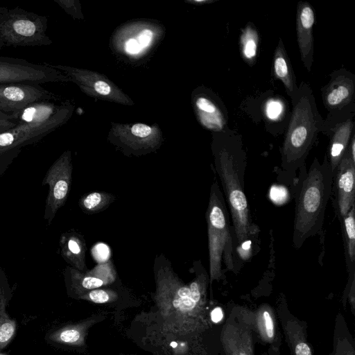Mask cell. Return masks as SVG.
I'll return each mask as SVG.
<instances>
[{
	"label": "cell",
	"mask_w": 355,
	"mask_h": 355,
	"mask_svg": "<svg viewBox=\"0 0 355 355\" xmlns=\"http://www.w3.org/2000/svg\"><path fill=\"white\" fill-rule=\"evenodd\" d=\"M335 196L338 215L343 218L354 205L355 162L347 148L334 176Z\"/></svg>",
	"instance_id": "obj_12"
},
{
	"label": "cell",
	"mask_w": 355,
	"mask_h": 355,
	"mask_svg": "<svg viewBox=\"0 0 355 355\" xmlns=\"http://www.w3.org/2000/svg\"><path fill=\"white\" fill-rule=\"evenodd\" d=\"M296 355H311L309 347L304 343L297 345L295 347Z\"/></svg>",
	"instance_id": "obj_31"
},
{
	"label": "cell",
	"mask_w": 355,
	"mask_h": 355,
	"mask_svg": "<svg viewBox=\"0 0 355 355\" xmlns=\"http://www.w3.org/2000/svg\"><path fill=\"white\" fill-rule=\"evenodd\" d=\"M321 88L324 107L329 112L340 111L355 103V75L345 68L332 71Z\"/></svg>",
	"instance_id": "obj_11"
},
{
	"label": "cell",
	"mask_w": 355,
	"mask_h": 355,
	"mask_svg": "<svg viewBox=\"0 0 355 355\" xmlns=\"http://www.w3.org/2000/svg\"><path fill=\"white\" fill-rule=\"evenodd\" d=\"M272 73L276 79L282 81L288 96L291 99L298 90V85L282 38H279L275 49Z\"/></svg>",
	"instance_id": "obj_16"
},
{
	"label": "cell",
	"mask_w": 355,
	"mask_h": 355,
	"mask_svg": "<svg viewBox=\"0 0 355 355\" xmlns=\"http://www.w3.org/2000/svg\"><path fill=\"white\" fill-rule=\"evenodd\" d=\"M315 21L314 10L308 2L299 1L296 12L297 41L301 61L308 72L313 62V27Z\"/></svg>",
	"instance_id": "obj_13"
},
{
	"label": "cell",
	"mask_w": 355,
	"mask_h": 355,
	"mask_svg": "<svg viewBox=\"0 0 355 355\" xmlns=\"http://www.w3.org/2000/svg\"><path fill=\"white\" fill-rule=\"evenodd\" d=\"M3 46H5V45L1 39L0 38V49H1Z\"/></svg>",
	"instance_id": "obj_34"
},
{
	"label": "cell",
	"mask_w": 355,
	"mask_h": 355,
	"mask_svg": "<svg viewBox=\"0 0 355 355\" xmlns=\"http://www.w3.org/2000/svg\"><path fill=\"white\" fill-rule=\"evenodd\" d=\"M196 106L200 112L203 125L215 132L226 130L228 123L227 110L222 103H216L206 97H199Z\"/></svg>",
	"instance_id": "obj_17"
},
{
	"label": "cell",
	"mask_w": 355,
	"mask_h": 355,
	"mask_svg": "<svg viewBox=\"0 0 355 355\" xmlns=\"http://www.w3.org/2000/svg\"><path fill=\"white\" fill-rule=\"evenodd\" d=\"M282 106L275 101H270L267 105V114L270 118H274L279 113L276 110L281 112Z\"/></svg>",
	"instance_id": "obj_30"
},
{
	"label": "cell",
	"mask_w": 355,
	"mask_h": 355,
	"mask_svg": "<svg viewBox=\"0 0 355 355\" xmlns=\"http://www.w3.org/2000/svg\"><path fill=\"white\" fill-rule=\"evenodd\" d=\"M355 205L343 218L346 249L348 259L352 266L355 259Z\"/></svg>",
	"instance_id": "obj_20"
},
{
	"label": "cell",
	"mask_w": 355,
	"mask_h": 355,
	"mask_svg": "<svg viewBox=\"0 0 355 355\" xmlns=\"http://www.w3.org/2000/svg\"><path fill=\"white\" fill-rule=\"evenodd\" d=\"M125 51L128 53L136 54L141 49L136 39H130L125 42Z\"/></svg>",
	"instance_id": "obj_27"
},
{
	"label": "cell",
	"mask_w": 355,
	"mask_h": 355,
	"mask_svg": "<svg viewBox=\"0 0 355 355\" xmlns=\"http://www.w3.org/2000/svg\"><path fill=\"white\" fill-rule=\"evenodd\" d=\"M115 199L116 196L110 193L94 191L83 195L78 205L84 213L95 214L106 209Z\"/></svg>",
	"instance_id": "obj_19"
},
{
	"label": "cell",
	"mask_w": 355,
	"mask_h": 355,
	"mask_svg": "<svg viewBox=\"0 0 355 355\" xmlns=\"http://www.w3.org/2000/svg\"><path fill=\"white\" fill-rule=\"evenodd\" d=\"M0 355H3V354H0Z\"/></svg>",
	"instance_id": "obj_35"
},
{
	"label": "cell",
	"mask_w": 355,
	"mask_h": 355,
	"mask_svg": "<svg viewBox=\"0 0 355 355\" xmlns=\"http://www.w3.org/2000/svg\"><path fill=\"white\" fill-rule=\"evenodd\" d=\"M89 300L95 303L103 304L110 300L111 292L105 289H94L87 294Z\"/></svg>",
	"instance_id": "obj_23"
},
{
	"label": "cell",
	"mask_w": 355,
	"mask_h": 355,
	"mask_svg": "<svg viewBox=\"0 0 355 355\" xmlns=\"http://www.w3.org/2000/svg\"><path fill=\"white\" fill-rule=\"evenodd\" d=\"M355 103L340 110L329 112L324 119L323 134L330 139L327 156L334 176L336 168L354 134Z\"/></svg>",
	"instance_id": "obj_8"
},
{
	"label": "cell",
	"mask_w": 355,
	"mask_h": 355,
	"mask_svg": "<svg viewBox=\"0 0 355 355\" xmlns=\"http://www.w3.org/2000/svg\"><path fill=\"white\" fill-rule=\"evenodd\" d=\"M17 125L11 114H7L0 110V134L8 131Z\"/></svg>",
	"instance_id": "obj_24"
},
{
	"label": "cell",
	"mask_w": 355,
	"mask_h": 355,
	"mask_svg": "<svg viewBox=\"0 0 355 355\" xmlns=\"http://www.w3.org/2000/svg\"><path fill=\"white\" fill-rule=\"evenodd\" d=\"M132 134L139 138H146L152 133V129L150 126L142 123H136L131 128Z\"/></svg>",
	"instance_id": "obj_25"
},
{
	"label": "cell",
	"mask_w": 355,
	"mask_h": 355,
	"mask_svg": "<svg viewBox=\"0 0 355 355\" xmlns=\"http://www.w3.org/2000/svg\"><path fill=\"white\" fill-rule=\"evenodd\" d=\"M10 149H0V155H3V153H6Z\"/></svg>",
	"instance_id": "obj_33"
},
{
	"label": "cell",
	"mask_w": 355,
	"mask_h": 355,
	"mask_svg": "<svg viewBox=\"0 0 355 355\" xmlns=\"http://www.w3.org/2000/svg\"><path fill=\"white\" fill-rule=\"evenodd\" d=\"M55 98V94L40 84L15 83L0 85V110L7 114L18 112L35 102Z\"/></svg>",
	"instance_id": "obj_10"
},
{
	"label": "cell",
	"mask_w": 355,
	"mask_h": 355,
	"mask_svg": "<svg viewBox=\"0 0 355 355\" xmlns=\"http://www.w3.org/2000/svg\"><path fill=\"white\" fill-rule=\"evenodd\" d=\"M227 209L223 191L214 180L206 212L211 280L221 276L223 265L227 269L234 268L233 241Z\"/></svg>",
	"instance_id": "obj_5"
},
{
	"label": "cell",
	"mask_w": 355,
	"mask_h": 355,
	"mask_svg": "<svg viewBox=\"0 0 355 355\" xmlns=\"http://www.w3.org/2000/svg\"><path fill=\"white\" fill-rule=\"evenodd\" d=\"M295 189L293 243L295 248L321 231L333 189L334 174L327 155L322 162L315 157L308 171L300 168Z\"/></svg>",
	"instance_id": "obj_2"
},
{
	"label": "cell",
	"mask_w": 355,
	"mask_h": 355,
	"mask_svg": "<svg viewBox=\"0 0 355 355\" xmlns=\"http://www.w3.org/2000/svg\"><path fill=\"white\" fill-rule=\"evenodd\" d=\"M15 322L10 320L6 314L0 321V349L7 345L15 331Z\"/></svg>",
	"instance_id": "obj_21"
},
{
	"label": "cell",
	"mask_w": 355,
	"mask_h": 355,
	"mask_svg": "<svg viewBox=\"0 0 355 355\" xmlns=\"http://www.w3.org/2000/svg\"><path fill=\"white\" fill-rule=\"evenodd\" d=\"M80 333L74 328H66L53 334L50 338L54 341L73 344L79 340Z\"/></svg>",
	"instance_id": "obj_22"
},
{
	"label": "cell",
	"mask_w": 355,
	"mask_h": 355,
	"mask_svg": "<svg viewBox=\"0 0 355 355\" xmlns=\"http://www.w3.org/2000/svg\"><path fill=\"white\" fill-rule=\"evenodd\" d=\"M65 277L77 291L94 290L112 283L116 278L114 265L111 260L96 264L92 270L81 272L71 266L65 269Z\"/></svg>",
	"instance_id": "obj_14"
},
{
	"label": "cell",
	"mask_w": 355,
	"mask_h": 355,
	"mask_svg": "<svg viewBox=\"0 0 355 355\" xmlns=\"http://www.w3.org/2000/svg\"><path fill=\"white\" fill-rule=\"evenodd\" d=\"M52 101L33 103L11 114L17 125L0 134V149L36 143L58 128L64 121L65 110Z\"/></svg>",
	"instance_id": "obj_4"
},
{
	"label": "cell",
	"mask_w": 355,
	"mask_h": 355,
	"mask_svg": "<svg viewBox=\"0 0 355 355\" xmlns=\"http://www.w3.org/2000/svg\"><path fill=\"white\" fill-rule=\"evenodd\" d=\"M72 178V164L70 152L64 153L49 168L42 185H49L44 218L48 225L52 223L58 210L68 197Z\"/></svg>",
	"instance_id": "obj_7"
},
{
	"label": "cell",
	"mask_w": 355,
	"mask_h": 355,
	"mask_svg": "<svg viewBox=\"0 0 355 355\" xmlns=\"http://www.w3.org/2000/svg\"><path fill=\"white\" fill-rule=\"evenodd\" d=\"M259 42L257 29L252 22H248L241 30L239 44L241 57L249 66H253L257 61Z\"/></svg>",
	"instance_id": "obj_18"
},
{
	"label": "cell",
	"mask_w": 355,
	"mask_h": 355,
	"mask_svg": "<svg viewBox=\"0 0 355 355\" xmlns=\"http://www.w3.org/2000/svg\"><path fill=\"white\" fill-rule=\"evenodd\" d=\"M60 247V254L69 266L81 272L87 271L86 243L81 234L75 231L62 234Z\"/></svg>",
	"instance_id": "obj_15"
},
{
	"label": "cell",
	"mask_w": 355,
	"mask_h": 355,
	"mask_svg": "<svg viewBox=\"0 0 355 355\" xmlns=\"http://www.w3.org/2000/svg\"><path fill=\"white\" fill-rule=\"evenodd\" d=\"M153 33L149 29L143 30L136 40L141 49L146 48L151 42Z\"/></svg>",
	"instance_id": "obj_26"
},
{
	"label": "cell",
	"mask_w": 355,
	"mask_h": 355,
	"mask_svg": "<svg viewBox=\"0 0 355 355\" xmlns=\"http://www.w3.org/2000/svg\"><path fill=\"white\" fill-rule=\"evenodd\" d=\"M293 109L281 150L282 170L288 177L305 165L306 159L319 133L324 119L320 114L313 91L302 81L291 98Z\"/></svg>",
	"instance_id": "obj_3"
},
{
	"label": "cell",
	"mask_w": 355,
	"mask_h": 355,
	"mask_svg": "<svg viewBox=\"0 0 355 355\" xmlns=\"http://www.w3.org/2000/svg\"><path fill=\"white\" fill-rule=\"evenodd\" d=\"M223 316V311L220 307L215 308L211 313V318L214 322H220Z\"/></svg>",
	"instance_id": "obj_32"
},
{
	"label": "cell",
	"mask_w": 355,
	"mask_h": 355,
	"mask_svg": "<svg viewBox=\"0 0 355 355\" xmlns=\"http://www.w3.org/2000/svg\"><path fill=\"white\" fill-rule=\"evenodd\" d=\"M94 89L96 92L103 95H107L111 91L110 85L101 80L97 81L94 84Z\"/></svg>",
	"instance_id": "obj_29"
},
{
	"label": "cell",
	"mask_w": 355,
	"mask_h": 355,
	"mask_svg": "<svg viewBox=\"0 0 355 355\" xmlns=\"http://www.w3.org/2000/svg\"><path fill=\"white\" fill-rule=\"evenodd\" d=\"M64 78L46 62L34 64L26 60L0 55V85L27 83L42 84Z\"/></svg>",
	"instance_id": "obj_9"
},
{
	"label": "cell",
	"mask_w": 355,
	"mask_h": 355,
	"mask_svg": "<svg viewBox=\"0 0 355 355\" xmlns=\"http://www.w3.org/2000/svg\"><path fill=\"white\" fill-rule=\"evenodd\" d=\"M263 318L267 335L269 338H272L274 334V326L272 320L268 311H264Z\"/></svg>",
	"instance_id": "obj_28"
},
{
	"label": "cell",
	"mask_w": 355,
	"mask_h": 355,
	"mask_svg": "<svg viewBox=\"0 0 355 355\" xmlns=\"http://www.w3.org/2000/svg\"><path fill=\"white\" fill-rule=\"evenodd\" d=\"M212 144L215 169L220 181L239 243L252 233L250 211L244 191L246 153L241 137L228 128L216 132Z\"/></svg>",
	"instance_id": "obj_1"
},
{
	"label": "cell",
	"mask_w": 355,
	"mask_h": 355,
	"mask_svg": "<svg viewBox=\"0 0 355 355\" xmlns=\"http://www.w3.org/2000/svg\"><path fill=\"white\" fill-rule=\"evenodd\" d=\"M47 17L20 7H0V38L6 46H48Z\"/></svg>",
	"instance_id": "obj_6"
}]
</instances>
